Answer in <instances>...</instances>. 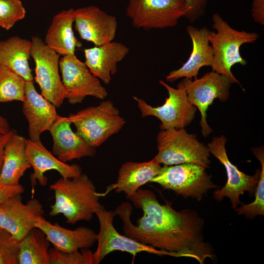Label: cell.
<instances>
[{"label":"cell","mask_w":264,"mask_h":264,"mask_svg":"<svg viewBox=\"0 0 264 264\" xmlns=\"http://www.w3.org/2000/svg\"><path fill=\"white\" fill-rule=\"evenodd\" d=\"M25 79L10 68L0 65V103L13 101L23 102Z\"/></svg>","instance_id":"obj_27"},{"label":"cell","mask_w":264,"mask_h":264,"mask_svg":"<svg viewBox=\"0 0 264 264\" xmlns=\"http://www.w3.org/2000/svg\"><path fill=\"white\" fill-rule=\"evenodd\" d=\"M59 67L66 90V98L70 104L81 103L88 96L100 100L108 96V91L99 79L75 54L62 56L59 60Z\"/></svg>","instance_id":"obj_11"},{"label":"cell","mask_w":264,"mask_h":264,"mask_svg":"<svg viewBox=\"0 0 264 264\" xmlns=\"http://www.w3.org/2000/svg\"><path fill=\"white\" fill-rule=\"evenodd\" d=\"M26 140L15 131L4 149L3 161L0 174V184L15 185L31 166L26 155Z\"/></svg>","instance_id":"obj_24"},{"label":"cell","mask_w":264,"mask_h":264,"mask_svg":"<svg viewBox=\"0 0 264 264\" xmlns=\"http://www.w3.org/2000/svg\"><path fill=\"white\" fill-rule=\"evenodd\" d=\"M227 139L222 135L214 137L207 144L210 153L212 154L224 167L227 174V182L222 188L216 190L214 198L220 201L224 197H228L235 210L242 202L240 196L248 192L250 196L255 193L258 182L260 170L258 169L255 175L250 176L239 170L229 159L225 149Z\"/></svg>","instance_id":"obj_13"},{"label":"cell","mask_w":264,"mask_h":264,"mask_svg":"<svg viewBox=\"0 0 264 264\" xmlns=\"http://www.w3.org/2000/svg\"><path fill=\"white\" fill-rule=\"evenodd\" d=\"M31 42L19 36L0 41V65L12 69L26 81H33L29 64Z\"/></svg>","instance_id":"obj_25"},{"label":"cell","mask_w":264,"mask_h":264,"mask_svg":"<svg viewBox=\"0 0 264 264\" xmlns=\"http://www.w3.org/2000/svg\"><path fill=\"white\" fill-rule=\"evenodd\" d=\"M251 17L255 22L264 25V0H252Z\"/></svg>","instance_id":"obj_34"},{"label":"cell","mask_w":264,"mask_h":264,"mask_svg":"<svg viewBox=\"0 0 264 264\" xmlns=\"http://www.w3.org/2000/svg\"><path fill=\"white\" fill-rule=\"evenodd\" d=\"M95 214L98 218L100 229L97 234V246L93 253V264H100L107 255L114 251L126 252L133 257L142 252L165 255L160 250L119 234L113 223L116 216L114 211H108L102 205Z\"/></svg>","instance_id":"obj_12"},{"label":"cell","mask_w":264,"mask_h":264,"mask_svg":"<svg viewBox=\"0 0 264 264\" xmlns=\"http://www.w3.org/2000/svg\"><path fill=\"white\" fill-rule=\"evenodd\" d=\"M25 9L20 0H0V27L10 29L23 19Z\"/></svg>","instance_id":"obj_30"},{"label":"cell","mask_w":264,"mask_h":264,"mask_svg":"<svg viewBox=\"0 0 264 264\" xmlns=\"http://www.w3.org/2000/svg\"><path fill=\"white\" fill-rule=\"evenodd\" d=\"M15 131V130L12 129L10 130V131L6 133H0V174L3 161L4 147L10 136Z\"/></svg>","instance_id":"obj_35"},{"label":"cell","mask_w":264,"mask_h":264,"mask_svg":"<svg viewBox=\"0 0 264 264\" xmlns=\"http://www.w3.org/2000/svg\"><path fill=\"white\" fill-rule=\"evenodd\" d=\"M130 49L121 43L111 41L84 50L85 63L91 73L108 85L111 75L117 71V64L129 54Z\"/></svg>","instance_id":"obj_21"},{"label":"cell","mask_w":264,"mask_h":264,"mask_svg":"<svg viewBox=\"0 0 264 264\" xmlns=\"http://www.w3.org/2000/svg\"><path fill=\"white\" fill-rule=\"evenodd\" d=\"M74 22L80 38L95 46L113 41L118 25L116 17L93 5L75 9Z\"/></svg>","instance_id":"obj_15"},{"label":"cell","mask_w":264,"mask_h":264,"mask_svg":"<svg viewBox=\"0 0 264 264\" xmlns=\"http://www.w3.org/2000/svg\"><path fill=\"white\" fill-rule=\"evenodd\" d=\"M23 186L19 184L15 185H3L0 184V204L7 199L23 193Z\"/></svg>","instance_id":"obj_33"},{"label":"cell","mask_w":264,"mask_h":264,"mask_svg":"<svg viewBox=\"0 0 264 264\" xmlns=\"http://www.w3.org/2000/svg\"><path fill=\"white\" fill-rule=\"evenodd\" d=\"M67 117L75 126V132L94 148L118 133L126 123L119 110L110 100L70 114Z\"/></svg>","instance_id":"obj_5"},{"label":"cell","mask_w":264,"mask_h":264,"mask_svg":"<svg viewBox=\"0 0 264 264\" xmlns=\"http://www.w3.org/2000/svg\"><path fill=\"white\" fill-rule=\"evenodd\" d=\"M20 242L0 226V264H19Z\"/></svg>","instance_id":"obj_31"},{"label":"cell","mask_w":264,"mask_h":264,"mask_svg":"<svg viewBox=\"0 0 264 264\" xmlns=\"http://www.w3.org/2000/svg\"><path fill=\"white\" fill-rule=\"evenodd\" d=\"M93 253L89 248L65 252L50 248L48 250L49 264H93Z\"/></svg>","instance_id":"obj_29"},{"label":"cell","mask_w":264,"mask_h":264,"mask_svg":"<svg viewBox=\"0 0 264 264\" xmlns=\"http://www.w3.org/2000/svg\"><path fill=\"white\" fill-rule=\"evenodd\" d=\"M162 168L155 157L147 162H127L119 170L116 182L109 185L101 196L114 190L117 193H125L129 198L142 186L159 175Z\"/></svg>","instance_id":"obj_22"},{"label":"cell","mask_w":264,"mask_h":264,"mask_svg":"<svg viewBox=\"0 0 264 264\" xmlns=\"http://www.w3.org/2000/svg\"><path fill=\"white\" fill-rule=\"evenodd\" d=\"M186 31L192 42V50L187 61L177 69L171 71L166 80L173 82L181 78L196 79L203 66H211L213 62V50L209 41L210 30L188 25Z\"/></svg>","instance_id":"obj_19"},{"label":"cell","mask_w":264,"mask_h":264,"mask_svg":"<svg viewBox=\"0 0 264 264\" xmlns=\"http://www.w3.org/2000/svg\"><path fill=\"white\" fill-rule=\"evenodd\" d=\"M44 214L38 199L32 198L24 204L21 194L18 195L0 204V226L21 241L36 227L34 219Z\"/></svg>","instance_id":"obj_14"},{"label":"cell","mask_w":264,"mask_h":264,"mask_svg":"<svg viewBox=\"0 0 264 264\" xmlns=\"http://www.w3.org/2000/svg\"><path fill=\"white\" fill-rule=\"evenodd\" d=\"M252 152L260 161L261 170L260 172L258 182L255 190V199L249 204L241 203L240 208L235 211L239 215H243L248 218H254L264 215V148L257 147L252 149Z\"/></svg>","instance_id":"obj_28"},{"label":"cell","mask_w":264,"mask_h":264,"mask_svg":"<svg viewBox=\"0 0 264 264\" xmlns=\"http://www.w3.org/2000/svg\"><path fill=\"white\" fill-rule=\"evenodd\" d=\"M232 84L227 77L212 71L194 80L185 78L177 85V88L185 91L190 103L200 112L199 124L203 136L206 137L212 132L206 119L209 107L215 99L221 102L226 101Z\"/></svg>","instance_id":"obj_8"},{"label":"cell","mask_w":264,"mask_h":264,"mask_svg":"<svg viewBox=\"0 0 264 264\" xmlns=\"http://www.w3.org/2000/svg\"><path fill=\"white\" fill-rule=\"evenodd\" d=\"M74 20L75 9L63 10L53 17L47 31L44 43L60 56L74 55L82 45L74 34Z\"/></svg>","instance_id":"obj_23"},{"label":"cell","mask_w":264,"mask_h":264,"mask_svg":"<svg viewBox=\"0 0 264 264\" xmlns=\"http://www.w3.org/2000/svg\"><path fill=\"white\" fill-rule=\"evenodd\" d=\"M50 243L42 229H32L20 242L19 264H49Z\"/></svg>","instance_id":"obj_26"},{"label":"cell","mask_w":264,"mask_h":264,"mask_svg":"<svg viewBox=\"0 0 264 264\" xmlns=\"http://www.w3.org/2000/svg\"><path fill=\"white\" fill-rule=\"evenodd\" d=\"M185 12L184 0H129L126 8L132 26L146 30L174 27Z\"/></svg>","instance_id":"obj_7"},{"label":"cell","mask_w":264,"mask_h":264,"mask_svg":"<svg viewBox=\"0 0 264 264\" xmlns=\"http://www.w3.org/2000/svg\"><path fill=\"white\" fill-rule=\"evenodd\" d=\"M206 169L194 164L163 166L161 172L150 182L156 183L185 198L190 197L200 201L210 190L218 187Z\"/></svg>","instance_id":"obj_6"},{"label":"cell","mask_w":264,"mask_h":264,"mask_svg":"<svg viewBox=\"0 0 264 264\" xmlns=\"http://www.w3.org/2000/svg\"><path fill=\"white\" fill-rule=\"evenodd\" d=\"M34 223L36 227L44 232L54 247L63 252H70L83 248H90L97 242V234L86 226H81L74 230L68 229L57 222L51 224L43 217L35 219Z\"/></svg>","instance_id":"obj_20"},{"label":"cell","mask_w":264,"mask_h":264,"mask_svg":"<svg viewBox=\"0 0 264 264\" xmlns=\"http://www.w3.org/2000/svg\"><path fill=\"white\" fill-rule=\"evenodd\" d=\"M22 112L28 123V135L33 141L40 140L41 134L49 131L59 116L56 106L39 94L33 81H26Z\"/></svg>","instance_id":"obj_16"},{"label":"cell","mask_w":264,"mask_h":264,"mask_svg":"<svg viewBox=\"0 0 264 264\" xmlns=\"http://www.w3.org/2000/svg\"><path fill=\"white\" fill-rule=\"evenodd\" d=\"M159 83L168 93V97L162 106L154 107L144 100L133 96L142 116H153L158 118L161 122L159 126L161 130L184 128L190 125L195 117L197 108L190 103L185 91L174 88L161 80Z\"/></svg>","instance_id":"obj_10"},{"label":"cell","mask_w":264,"mask_h":264,"mask_svg":"<svg viewBox=\"0 0 264 264\" xmlns=\"http://www.w3.org/2000/svg\"><path fill=\"white\" fill-rule=\"evenodd\" d=\"M128 198L142 210L143 216L134 225L131 220L133 208L130 203H122L114 210L122 219L126 236L165 255L193 258L200 264L208 258L215 259L212 246L204 239V220L196 211H176L169 201L161 204L148 189L139 188Z\"/></svg>","instance_id":"obj_1"},{"label":"cell","mask_w":264,"mask_h":264,"mask_svg":"<svg viewBox=\"0 0 264 264\" xmlns=\"http://www.w3.org/2000/svg\"><path fill=\"white\" fill-rule=\"evenodd\" d=\"M186 12L184 17L191 22H194L205 14L208 0H184Z\"/></svg>","instance_id":"obj_32"},{"label":"cell","mask_w":264,"mask_h":264,"mask_svg":"<svg viewBox=\"0 0 264 264\" xmlns=\"http://www.w3.org/2000/svg\"><path fill=\"white\" fill-rule=\"evenodd\" d=\"M25 153L34 172L30 176L32 190L37 180L40 185L45 186L47 178L44 174L47 171H57L63 178H72L82 174V168L77 164L68 165L63 162L48 151L41 140H26Z\"/></svg>","instance_id":"obj_17"},{"label":"cell","mask_w":264,"mask_h":264,"mask_svg":"<svg viewBox=\"0 0 264 264\" xmlns=\"http://www.w3.org/2000/svg\"><path fill=\"white\" fill-rule=\"evenodd\" d=\"M71 124L67 117L59 116L49 129L53 142L52 154L65 163L86 156H94L95 148L73 132Z\"/></svg>","instance_id":"obj_18"},{"label":"cell","mask_w":264,"mask_h":264,"mask_svg":"<svg viewBox=\"0 0 264 264\" xmlns=\"http://www.w3.org/2000/svg\"><path fill=\"white\" fill-rule=\"evenodd\" d=\"M212 27L216 32L210 31L209 41L213 50L212 71L227 77L232 83L239 84L231 71L237 64L242 66L247 61L240 54L241 46L245 44L254 43L259 38L255 32L239 31L232 28L220 15L214 13L212 17Z\"/></svg>","instance_id":"obj_3"},{"label":"cell","mask_w":264,"mask_h":264,"mask_svg":"<svg viewBox=\"0 0 264 264\" xmlns=\"http://www.w3.org/2000/svg\"><path fill=\"white\" fill-rule=\"evenodd\" d=\"M156 141L158 153L154 157L160 164H194L206 168L210 166L208 147L184 128L161 130L157 134Z\"/></svg>","instance_id":"obj_4"},{"label":"cell","mask_w":264,"mask_h":264,"mask_svg":"<svg viewBox=\"0 0 264 264\" xmlns=\"http://www.w3.org/2000/svg\"><path fill=\"white\" fill-rule=\"evenodd\" d=\"M31 57L35 63V81L41 95L56 107L66 99V90L59 73L60 55L38 36L31 39Z\"/></svg>","instance_id":"obj_9"},{"label":"cell","mask_w":264,"mask_h":264,"mask_svg":"<svg viewBox=\"0 0 264 264\" xmlns=\"http://www.w3.org/2000/svg\"><path fill=\"white\" fill-rule=\"evenodd\" d=\"M49 189L54 192L55 202L50 206L49 215L62 214L67 223L90 220L102 205L99 201L101 194L84 174L70 178L62 177L51 184Z\"/></svg>","instance_id":"obj_2"},{"label":"cell","mask_w":264,"mask_h":264,"mask_svg":"<svg viewBox=\"0 0 264 264\" xmlns=\"http://www.w3.org/2000/svg\"><path fill=\"white\" fill-rule=\"evenodd\" d=\"M10 131L9 125L6 119L0 115V133L5 134Z\"/></svg>","instance_id":"obj_36"}]
</instances>
